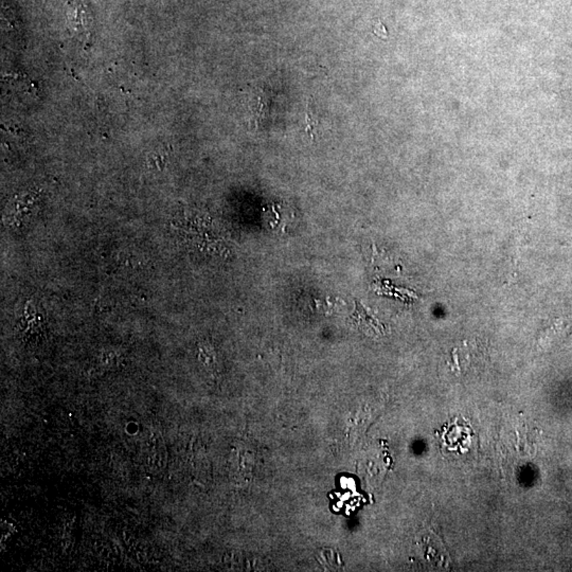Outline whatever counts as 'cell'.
I'll return each mask as SVG.
<instances>
[{
    "label": "cell",
    "mask_w": 572,
    "mask_h": 572,
    "mask_svg": "<svg viewBox=\"0 0 572 572\" xmlns=\"http://www.w3.org/2000/svg\"><path fill=\"white\" fill-rule=\"evenodd\" d=\"M312 108L310 106V101L308 102V108H306V132L313 137V130H314V123H313Z\"/></svg>",
    "instance_id": "cell-1"
}]
</instances>
